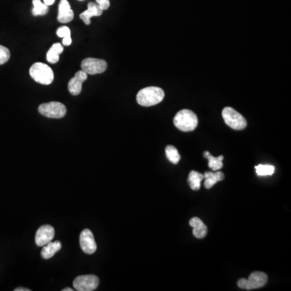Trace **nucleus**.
Instances as JSON below:
<instances>
[{
    "mask_svg": "<svg viewBox=\"0 0 291 291\" xmlns=\"http://www.w3.org/2000/svg\"><path fill=\"white\" fill-rule=\"evenodd\" d=\"M165 92L159 87H147L137 94V102L144 107L156 105L165 98Z\"/></svg>",
    "mask_w": 291,
    "mask_h": 291,
    "instance_id": "1",
    "label": "nucleus"
},
{
    "mask_svg": "<svg viewBox=\"0 0 291 291\" xmlns=\"http://www.w3.org/2000/svg\"><path fill=\"white\" fill-rule=\"evenodd\" d=\"M173 123L175 126L181 131H193L198 125V118L193 111L182 109L176 113Z\"/></svg>",
    "mask_w": 291,
    "mask_h": 291,
    "instance_id": "2",
    "label": "nucleus"
},
{
    "mask_svg": "<svg viewBox=\"0 0 291 291\" xmlns=\"http://www.w3.org/2000/svg\"><path fill=\"white\" fill-rule=\"evenodd\" d=\"M29 74L36 82L39 83L41 84L49 85L54 81V71L46 64L42 62H36L33 64L30 67Z\"/></svg>",
    "mask_w": 291,
    "mask_h": 291,
    "instance_id": "3",
    "label": "nucleus"
},
{
    "mask_svg": "<svg viewBox=\"0 0 291 291\" xmlns=\"http://www.w3.org/2000/svg\"><path fill=\"white\" fill-rule=\"evenodd\" d=\"M223 120L228 126L235 130H242L247 126V121L239 112L231 107H226L222 112Z\"/></svg>",
    "mask_w": 291,
    "mask_h": 291,
    "instance_id": "4",
    "label": "nucleus"
},
{
    "mask_svg": "<svg viewBox=\"0 0 291 291\" xmlns=\"http://www.w3.org/2000/svg\"><path fill=\"white\" fill-rule=\"evenodd\" d=\"M38 111L42 115L49 118H62L66 114V106L60 102H49L42 104L39 106Z\"/></svg>",
    "mask_w": 291,
    "mask_h": 291,
    "instance_id": "5",
    "label": "nucleus"
},
{
    "mask_svg": "<svg viewBox=\"0 0 291 291\" xmlns=\"http://www.w3.org/2000/svg\"><path fill=\"white\" fill-rule=\"evenodd\" d=\"M99 283L100 281L96 275H81L74 280L73 286L75 291H92L97 289Z\"/></svg>",
    "mask_w": 291,
    "mask_h": 291,
    "instance_id": "6",
    "label": "nucleus"
},
{
    "mask_svg": "<svg viewBox=\"0 0 291 291\" xmlns=\"http://www.w3.org/2000/svg\"><path fill=\"white\" fill-rule=\"evenodd\" d=\"M81 67L82 71L87 73V75H97L104 72L107 70L108 64L103 59L88 58L83 60Z\"/></svg>",
    "mask_w": 291,
    "mask_h": 291,
    "instance_id": "7",
    "label": "nucleus"
},
{
    "mask_svg": "<svg viewBox=\"0 0 291 291\" xmlns=\"http://www.w3.org/2000/svg\"><path fill=\"white\" fill-rule=\"evenodd\" d=\"M80 244L83 252L92 255L97 251V246L94 235L89 229L83 230L80 236Z\"/></svg>",
    "mask_w": 291,
    "mask_h": 291,
    "instance_id": "8",
    "label": "nucleus"
},
{
    "mask_svg": "<svg viewBox=\"0 0 291 291\" xmlns=\"http://www.w3.org/2000/svg\"><path fill=\"white\" fill-rule=\"evenodd\" d=\"M54 229L52 226L44 225L41 227L36 233V244L39 247L45 246V244L51 242L54 237Z\"/></svg>",
    "mask_w": 291,
    "mask_h": 291,
    "instance_id": "9",
    "label": "nucleus"
},
{
    "mask_svg": "<svg viewBox=\"0 0 291 291\" xmlns=\"http://www.w3.org/2000/svg\"><path fill=\"white\" fill-rule=\"evenodd\" d=\"M87 79V74L83 71H78L68 83V90L73 96H78L82 91L83 83Z\"/></svg>",
    "mask_w": 291,
    "mask_h": 291,
    "instance_id": "10",
    "label": "nucleus"
},
{
    "mask_svg": "<svg viewBox=\"0 0 291 291\" xmlns=\"http://www.w3.org/2000/svg\"><path fill=\"white\" fill-rule=\"evenodd\" d=\"M247 291L259 289L263 287L268 282V276L263 272H251L249 279H247Z\"/></svg>",
    "mask_w": 291,
    "mask_h": 291,
    "instance_id": "11",
    "label": "nucleus"
},
{
    "mask_svg": "<svg viewBox=\"0 0 291 291\" xmlns=\"http://www.w3.org/2000/svg\"><path fill=\"white\" fill-rule=\"evenodd\" d=\"M74 18V12L67 0H61L59 6L58 21L61 23H69Z\"/></svg>",
    "mask_w": 291,
    "mask_h": 291,
    "instance_id": "12",
    "label": "nucleus"
},
{
    "mask_svg": "<svg viewBox=\"0 0 291 291\" xmlns=\"http://www.w3.org/2000/svg\"><path fill=\"white\" fill-rule=\"evenodd\" d=\"M103 13V11L100 6L95 2H89L87 5V10L80 14V19L83 20L85 24L89 25L91 24V18L94 17H100Z\"/></svg>",
    "mask_w": 291,
    "mask_h": 291,
    "instance_id": "13",
    "label": "nucleus"
},
{
    "mask_svg": "<svg viewBox=\"0 0 291 291\" xmlns=\"http://www.w3.org/2000/svg\"><path fill=\"white\" fill-rule=\"evenodd\" d=\"M189 225L193 228V234L195 237L197 239H203L206 237L208 229H207V225L202 222V219H200L197 217L191 218L189 221Z\"/></svg>",
    "mask_w": 291,
    "mask_h": 291,
    "instance_id": "14",
    "label": "nucleus"
},
{
    "mask_svg": "<svg viewBox=\"0 0 291 291\" xmlns=\"http://www.w3.org/2000/svg\"><path fill=\"white\" fill-rule=\"evenodd\" d=\"M205 182L204 186L207 188H210L218 183V181L224 180V174L222 171H207L205 172L204 175Z\"/></svg>",
    "mask_w": 291,
    "mask_h": 291,
    "instance_id": "15",
    "label": "nucleus"
},
{
    "mask_svg": "<svg viewBox=\"0 0 291 291\" xmlns=\"http://www.w3.org/2000/svg\"><path fill=\"white\" fill-rule=\"evenodd\" d=\"M43 247L44 248L42 250L41 255L44 259H49L53 257L58 251H60V249H62V244L59 241H54V242L51 241Z\"/></svg>",
    "mask_w": 291,
    "mask_h": 291,
    "instance_id": "16",
    "label": "nucleus"
},
{
    "mask_svg": "<svg viewBox=\"0 0 291 291\" xmlns=\"http://www.w3.org/2000/svg\"><path fill=\"white\" fill-rule=\"evenodd\" d=\"M63 52V47L60 43H55L46 54V59L49 63H56L59 60V55Z\"/></svg>",
    "mask_w": 291,
    "mask_h": 291,
    "instance_id": "17",
    "label": "nucleus"
},
{
    "mask_svg": "<svg viewBox=\"0 0 291 291\" xmlns=\"http://www.w3.org/2000/svg\"><path fill=\"white\" fill-rule=\"evenodd\" d=\"M204 180L203 174L197 171H191L188 174V182L190 188L194 191L199 190L201 182Z\"/></svg>",
    "mask_w": 291,
    "mask_h": 291,
    "instance_id": "18",
    "label": "nucleus"
},
{
    "mask_svg": "<svg viewBox=\"0 0 291 291\" xmlns=\"http://www.w3.org/2000/svg\"><path fill=\"white\" fill-rule=\"evenodd\" d=\"M203 155L208 160L209 167L213 171H218L223 167V160L224 159L223 155H220L218 157H214L209 151H205Z\"/></svg>",
    "mask_w": 291,
    "mask_h": 291,
    "instance_id": "19",
    "label": "nucleus"
},
{
    "mask_svg": "<svg viewBox=\"0 0 291 291\" xmlns=\"http://www.w3.org/2000/svg\"><path fill=\"white\" fill-rule=\"evenodd\" d=\"M165 153H166L167 160H169L170 162L172 163L173 165H177L179 161L181 160L180 153L174 146H167L165 149Z\"/></svg>",
    "mask_w": 291,
    "mask_h": 291,
    "instance_id": "20",
    "label": "nucleus"
},
{
    "mask_svg": "<svg viewBox=\"0 0 291 291\" xmlns=\"http://www.w3.org/2000/svg\"><path fill=\"white\" fill-rule=\"evenodd\" d=\"M33 14L34 16H44L49 11L47 5L44 2H41V0H33Z\"/></svg>",
    "mask_w": 291,
    "mask_h": 291,
    "instance_id": "21",
    "label": "nucleus"
},
{
    "mask_svg": "<svg viewBox=\"0 0 291 291\" xmlns=\"http://www.w3.org/2000/svg\"><path fill=\"white\" fill-rule=\"evenodd\" d=\"M255 169L256 174L261 176H271L275 171V167L270 165H259L255 167Z\"/></svg>",
    "mask_w": 291,
    "mask_h": 291,
    "instance_id": "22",
    "label": "nucleus"
},
{
    "mask_svg": "<svg viewBox=\"0 0 291 291\" xmlns=\"http://www.w3.org/2000/svg\"><path fill=\"white\" fill-rule=\"evenodd\" d=\"M11 54L9 49L5 46L0 45V65L6 63L10 59Z\"/></svg>",
    "mask_w": 291,
    "mask_h": 291,
    "instance_id": "23",
    "label": "nucleus"
},
{
    "mask_svg": "<svg viewBox=\"0 0 291 291\" xmlns=\"http://www.w3.org/2000/svg\"><path fill=\"white\" fill-rule=\"evenodd\" d=\"M57 35L59 38H71V29L66 26L61 27L57 31Z\"/></svg>",
    "mask_w": 291,
    "mask_h": 291,
    "instance_id": "24",
    "label": "nucleus"
},
{
    "mask_svg": "<svg viewBox=\"0 0 291 291\" xmlns=\"http://www.w3.org/2000/svg\"><path fill=\"white\" fill-rule=\"evenodd\" d=\"M97 4L100 6L102 11L108 10V7H110V2L109 0H97Z\"/></svg>",
    "mask_w": 291,
    "mask_h": 291,
    "instance_id": "25",
    "label": "nucleus"
},
{
    "mask_svg": "<svg viewBox=\"0 0 291 291\" xmlns=\"http://www.w3.org/2000/svg\"><path fill=\"white\" fill-rule=\"evenodd\" d=\"M247 281L248 280L245 278H241V279L238 281V287H240V289H246Z\"/></svg>",
    "mask_w": 291,
    "mask_h": 291,
    "instance_id": "26",
    "label": "nucleus"
},
{
    "mask_svg": "<svg viewBox=\"0 0 291 291\" xmlns=\"http://www.w3.org/2000/svg\"><path fill=\"white\" fill-rule=\"evenodd\" d=\"M54 2H55V0H44V3L47 6L54 4Z\"/></svg>",
    "mask_w": 291,
    "mask_h": 291,
    "instance_id": "27",
    "label": "nucleus"
},
{
    "mask_svg": "<svg viewBox=\"0 0 291 291\" xmlns=\"http://www.w3.org/2000/svg\"><path fill=\"white\" fill-rule=\"evenodd\" d=\"M31 290L28 289V288H23V287H19L15 289V291H30Z\"/></svg>",
    "mask_w": 291,
    "mask_h": 291,
    "instance_id": "28",
    "label": "nucleus"
},
{
    "mask_svg": "<svg viewBox=\"0 0 291 291\" xmlns=\"http://www.w3.org/2000/svg\"><path fill=\"white\" fill-rule=\"evenodd\" d=\"M62 291H73V289H71V288H69V287H67V288H65V289L62 290Z\"/></svg>",
    "mask_w": 291,
    "mask_h": 291,
    "instance_id": "29",
    "label": "nucleus"
},
{
    "mask_svg": "<svg viewBox=\"0 0 291 291\" xmlns=\"http://www.w3.org/2000/svg\"><path fill=\"white\" fill-rule=\"evenodd\" d=\"M80 1H82V0H80Z\"/></svg>",
    "mask_w": 291,
    "mask_h": 291,
    "instance_id": "30",
    "label": "nucleus"
}]
</instances>
